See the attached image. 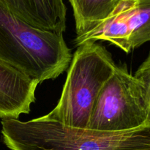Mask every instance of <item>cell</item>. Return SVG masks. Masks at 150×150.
<instances>
[{"label": "cell", "instance_id": "1", "mask_svg": "<svg viewBox=\"0 0 150 150\" xmlns=\"http://www.w3.org/2000/svg\"><path fill=\"white\" fill-rule=\"evenodd\" d=\"M1 123L3 142L10 150H150V125L104 132L67 127L44 117Z\"/></svg>", "mask_w": 150, "mask_h": 150}, {"label": "cell", "instance_id": "2", "mask_svg": "<svg viewBox=\"0 0 150 150\" xmlns=\"http://www.w3.org/2000/svg\"><path fill=\"white\" fill-rule=\"evenodd\" d=\"M71 60L63 35L32 27L0 5V61L42 83L59 77Z\"/></svg>", "mask_w": 150, "mask_h": 150}, {"label": "cell", "instance_id": "3", "mask_svg": "<svg viewBox=\"0 0 150 150\" xmlns=\"http://www.w3.org/2000/svg\"><path fill=\"white\" fill-rule=\"evenodd\" d=\"M116 66L111 54L100 44L87 41L78 46L59 101L43 117L67 127L87 129L95 103Z\"/></svg>", "mask_w": 150, "mask_h": 150}, {"label": "cell", "instance_id": "4", "mask_svg": "<svg viewBox=\"0 0 150 150\" xmlns=\"http://www.w3.org/2000/svg\"><path fill=\"white\" fill-rule=\"evenodd\" d=\"M150 125V105L143 84L125 64L117 65L92 110L88 128L122 132Z\"/></svg>", "mask_w": 150, "mask_h": 150}, {"label": "cell", "instance_id": "5", "mask_svg": "<svg viewBox=\"0 0 150 150\" xmlns=\"http://www.w3.org/2000/svg\"><path fill=\"white\" fill-rule=\"evenodd\" d=\"M98 40L111 42L127 54L150 42V0H120L106 20L76 37L75 43L79 46Z\"/></svg>", "mask_w": 150, "mask_h": 150}, {"label": "cell", "instance_id": "6", "mask_svg": "<svg viewBox=\"0 0 150 150\" xmlns=\"http://www.w3.org/2000/svg\"><path fill=\"white\" fill-rule=\"evenodd\" d=\"M39 82L0 61V119L29 114Z\"/></svg>", "mask_w": 150, "mask_h": 150}, {"label": "cell", "instance_id": "7", "mask_svg": "<svg viewBox=\"0 0 150 150\" xmlns=\"http://www.w3.org/2000/svg\"><path fill=\"white\" fill-rule=\"evenodd\" d=\"M0 5L36 29L63 35L67 7L63 0H0Z\"/></svg>", "mask_w": 150, "mask_h": 150}, {"label": "cell", "instance_id": "8", "mask_svg": "<svg viewBox=\"0 0 150 150\" xmlns=\"http://www.w3.org/2000/svg\"><path fill=\"white\" fill-rule=\"evenodd\" d=\"M76 23V37L95 29L111 15L120 0H69Z\"/></svg>", "mask_w": 150, "mask_h": 150}, {"label": "cell", "instance_id": "9", "mask_svg": "<svg viewBox=\"0 0 150 150\" xmlns=\"http://www.w3.org/2000/svg\"><path fill=\"white\" fill-rule=\"evenodd\" d=\"M133 76L143 84L150 105V51L146 59L139 66Z\"/></svg>", "mask_w": 150, "mask_h": 150}]
</instances>
